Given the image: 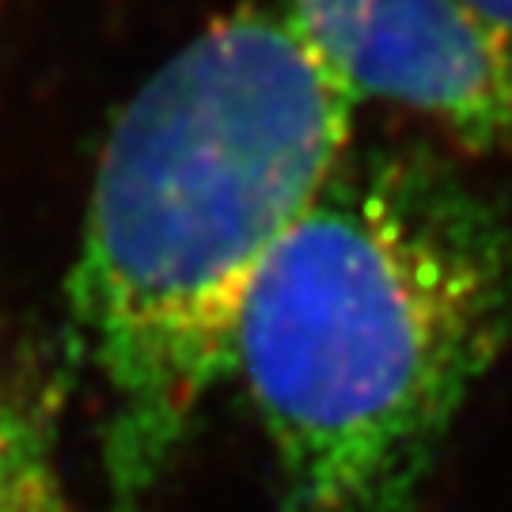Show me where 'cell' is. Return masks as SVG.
Here are the masks:
<instances>
[{"label":"cell","instance_id":"3957f363","mask_svg":"<svg viewBox=\"0 0 512 512\" xmlns=\"http://www.w3.org/2000/svg\"><path fill=\"white\" fill-rule=\"evenodd\" d=\"M353 95L437 122L478 152H512V38L459 0H289Z\"/></svg>","mask_w":512,"mask_h":512},{"label":"cell","instance_id":"6da1fadb","mask_svg":"<svg viewBox=\"0 0 512 512\" xmlns=\"http://www.w3.org/2000/svg\"><path fill=\"white\" fill-rule=\"evenodd\" d=\"M357 107L289 0H270L213 19L114 114L69 304L118 505L156 486L228 376L239 304L349 160Z\"/></svg>","mask_w":512,"mask_h":512},{"label":"cell","instance_id":"7a4b0ae2","mask_svg":"<svg viewBox=\"0 0 512 512\" xmlns=\"http://www.w3.org/2000/svg\"><path fill=\"white\" fill-rule=\"evenodd\" d=\"M512 334V236L421 160L342 164L232 327L285 512H403Z\"/></svg>","mask_w":512,"mask_h":512},{"label":"cell","instance_id":"277c9868","mask_svg":"<svg viewBox=\"0 0 512 512\" xmlns=\"http://www.w3.org/2000/svg\"><path fill=\"white\" fill-rule=\"evenodd\" d=\"M0 512H76L38 414L0 387Z\"/></svg>","mask_w":512,"mask_h":512},{"label":"cell","instance_id":"5b68a950","mask_svg":"<svg viewBox=\"0 0 512 512\" xmlns=\"http://www.w3.org/2000/svg\"><path fill=\"white\" fill-rule=\"evenodd\" d=\"M471 16H478L486 27L512 38V0H459Z\"/></svg>","mask_w":512,"mask_h":512}]
</instances>
